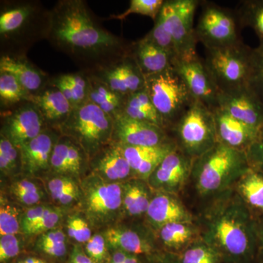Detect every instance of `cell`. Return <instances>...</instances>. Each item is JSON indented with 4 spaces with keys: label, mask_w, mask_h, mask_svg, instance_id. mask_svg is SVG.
<instances>
[{
    "label": "cell",
    "mask_w": 263,
    "mask_h": 263,
    "mask_svg": "<svg viewBox=\"0 0 263 263\" xmlns=\"http://www.w3.org/2000/svg\"><path fill=\"white\" fill-rule=\"evenodd\" d=\"M50 14L46 41L80 70L93 72L129 54L132 43L104 28L84 0H59Z\"/></svg>",
    "instance_id": "obj_1"
},
{
    "label": "cell",
    "mask_w": 263,
    "mask_h": 263,
    "mask_svg": "<svg viewBox=\"0 0 263 263\" xmlns=\"http://www.w3.org/2000/svg\"><path fill=\"white\" fill-rule=\"evenodd\" d=\"M197 221L224 263H257V220L234 189L205 204Z\"/></svg>",
    "instance_id": "obj_2"
},
{
    "label": "cell",
    "mask_w": 263,
    "mask_h": 263,
    "mask_svg": "<svg viewBox=\"0 0 263 263\" xmlns=\"http://www.w3.org/2000/svg\"><path fill=\"white\" fill-rule=\"evenodd\" d=\"M50 16V9L37 0L1 1L0 55L27 56L34 44L47 40Z\"/></svg>",
    "instance_id": "obj_3"
},
{
    "label": "cell",
    "mask_w": 263,
    "mask_h": 263,
    "mask_svg": "<svg viewBox=\"0 0 263 263\" xmlns=\"http://www.w3.org/2000/svg\"><path fill=\"white\" fill-rule=\"evenodd\" d=\"M249 168L245 152L218 143L194 160L190 182L207 204L233 190Z\"/></svg>",
    "instance_id": "obj_4"
},
{
    "label": "cell",
    "mask_w": 263,
    "mask_h": 263,
    "mask_svg": "<svg viewBox=\"0 0 263 263\" xmlns=\"http://www.w3.org/2000/svg\"><path fill=\"white\" fill-rule=\"evenodd\" d=\"M114 119L88 100L74 108L60 129L85 150L90 160L113 142Z\"/></svg>",
    "instance_id": "obj_5"
},
{
    "label": "cell",
    "mask_w": 263,
    "mask_h": 263,
    "mask_svg": "<svg viewBox=\"0 0 263 263\" xmlns=\"http://www.w3.org/2000/svg\"><path fill=\"white\" fill-rule=\"evenodd\" d=\"M169 133L178 149L193 160L201 157L218 143L213 112L197 100L192 103Z\"/></svg>",
    "instance_id": "obj_6"
},
{
    "label": "cell",
    "mask_w": 263,
    "mask_h": 263,
    "mask_svg": "<svg viewBox=\"0 0 263 263\" xmlns=\"http://www.w3.org/2000/svg\"><path fill=\"white\" fill-rule=\"evenodd\" d=\"M145 78L151 100L169 133L195 100L174 67Z\"/></svg>",
    "instance_id": "obj_7"
},
{
    "label": "cell",
    "mask_w": 263,
    "mask_h": 263,
    "mask_svg": "<svg viewBox=\"0 0 263 263\" xmlns=\"http://www.w3.org/2000/svg\"><path fill=\"white\" fill-rule=\"evenodd\" d=\"M80 187L81 205L90 222L103 226L117 219L123 210L122 183L109 182L91 174Z\"/></svg>",
    "instance_id": "obj_8"
},
{
    "label": "cell",
    "mask_w": 263,
    "mask_h": 263,
    "mask_svg": "<svg viewBox=\"0 0 263 263\" xmlns=\"http://www.w3.org/2000/svg\"><path fill=\"white\" fill-rule=\"evenodd\" d=\"M252 51L243 42L205 49L204 62L221 91L247 86Z\"/></svg>",
    "instance_id": "obj_9"
},
{
    "label": "cell",
    "mask_w": 263,
    "mask_h": 263,
    "mask_svg": "<svg viewBox=\"0 0 263 263\" xmlns=\"http://www.w3.org/2000/svg\"><path fill=\"white\" fill-rule=\"evenodd\" d=\"M236 15L215 3L204 2L195 27L197 42L205 49L235 46L242 42Z\"/></svg>",
    "instance_id": "obj_10"
},
{
    "label": "cell",
    "mask_w": 263,
    "mask_h": 263,
    "mask_svg": "<svg viewBox=\"0 0 263 263\" xmlns=\"http://www.w3.org/2000/svg\"><path fill=\"white\" fill-rule=\"evenodd\" d=\"M199 3L197 0H165L159 13L174 39L177 60L197 57L194 17Z\"/></svg>",
    "instance_id": "obj_11"
},
{
    "label": "cell",
    "mask_w": 263,
    "mask_h": 263,
    "mask_svg": "<svg viewBox=\"0 0 263 263\" xmlns=\"http://www.w3.org/2000/svg\"><path fill=\"white\" fill-rule=\"evenodd\" d=\"M47 127L41 112L32 102H25L1 112V134L19 148Z\"/></svg>",
    "instance_id": "obj_12"
},
{
    "label": "cell",
    "mask_w": 263,
    "mask_h": 263,
    "mask_svg": "<svg viewBox=\"0 0 263 263\" xmlns=\"http://www.w3.org/2000/svg\"><path fill=\"white\" fill-rule=\"evenodd\" d=\"M173 67L182 78L194 100L200 102L212 111L219 108L221 91L204 61L198 57L177 60Z\"/></svg>",
    "instance_id": "obj_13"
},
{
    "label": "cell",
    "mask_w": 263,
    "mask_h": 263,
    "mask_svg": "<svg viewBox=\"0 0 263 263\" xmlns=\"http://www.w3.org/2000/svg\"><path fill=\"white\" fill-rule=\"evenodd\" d=\"M193 161L177 148L157 166L147 183L154 192L179 195L190 182Z\"/></svg>",
    "instance_id": "obj_14"
},
{
    "label": "cell",
    "mask_w": 263,
    "mask_h": 263,
    "mask_svg": "<svg viewBox=\"0 0 263 263\" xmlns=\"http://www.w3.org/2000/svg\"><path fill=\"white\" fill-rule=\"evenodd\" d=\"M88 73L112 91L126 97L146 87V78L129 54Z\"/></svg>",
    "instance_id": "obj_15"
},
{
    "label": "cell",
    "mask_w": 263,
    "mask_h": 263,
    "mask_svg": "<svg viewBox=\"0 0 263 263\" xmlns=\"http://www.w3.org/2000/svg\"><path fill=\"white\" fill-rule=\"evenodd\" d=\"M107 243L125 253L133 254L145 259L152 258L163 252L159 247L153 230L148 228H109L104 235Z\"/></svg>",
    "instance_id": "obj_16"
},
{
    "label": "cell",
    "mask_w": 263,
    "mask_h": 263,
    "mask_svg": "<svg viewBox=\"0 0 263 263\" xmlns=\"http://www.w3.org/2000/svg\"><path fill=\"white\" fill-rule=\"evenodd\" d=\"M173 138L163 128L120 115L114 119L113 142L128 146H156Z\"/></svg>",
    "instance_id": "obj_17"
},
{
    "label": "cell",
    "mask_w": 263,
    "mask_h": 263,
    "mask_svg": "<svg viewBox=\"0 0 263 263\" xmlns=\"http://www.w3.org/2000/svg\"><path fill=\"white\" fill-rule=\"evenodd\" d=\"M60 136V131L47 127L24 145L20 148L22 172L31 178L42 177L50 172L52 152Z\"/></svg>",
    "instance_id": "obj_18"
},
{
    "label": "cell",
    "mask_w": 263,
    "mask_h": 263,
    "mask_svg": "<svg viewBox=\"0 0 263 263\" xmlns=\"http://www.w3.org/2000/svg\"><path fill=\"white\" fill-rule=\"evenodd\" d=\"M219 108L252 127H263V104L248 86L221 91Z\"/></svg>",
    "instance_id": "obj_19"
},
{
    "label": "cell",
    "mask_w": 263,
    "mask_h": 263,
    "mask_svg": "<svg viewBox=\"0 0 263 263\" xmlns=\"http://www.w3.org/2000/svg\"><path fill=\"white\" fill-rule=\"evenodd\" d=\"M89 155L84 148L70 137L61 134L52 152L51 171L79 179L89 168Z\"/></svg>",
    "instance_id": "obj_20"
},
{
    "label": "cell",
    "mask_w": 263,
    "mask_h": 263,
    "mask_svg": "<svg viewBox=\"0 0 263 263\" xmlns=\"http://www.w3.org/2000/svg\"><path fill=\"white\" fill-rule=\"evenodd\" d=\"M147 223L155 231L176 221H195L193 214L179 198V195L154 192L146 216Z\"/></svg>",
    "instance_id": "obj_21"
},
{
    "label": "cell",
    "mask_w": 263,
    "mask_h": 263,
    "mask_svg": "<svg viewBox=\"0 0 263 263\" xmlns=\"http://www.w3.org/2000/svg\"><path fill=\"white\" fill-rule=\"evenodd\" d=\"M92 174L109 182L124 183L134 177L122 146L112 142L90 160Z\"/></svg>",
    "instance_id": "obj_22"
},
{
    "label": "cell",
    "mask_w": 263,
    "mask_h": 263,
    "mask_svg": "<svg viewBox=\"0 0 263 263\" xmlns=\"http://www.w3.org/2000/svg\"><path fill=\"white\" fill-rule=\"evenodd\" d=\"M212 112L218 143L246 152L258 136L260 129L240 122L220 108Z\"/></svg>",
    "instance_id": "obj_23"
},
{
    "label": "cell",
    "mask_w": 263,
    "mask_h": 263,
    "mask_svg": "<svg viewBox=\"0 0 263 263\" xmlns=\"http://www.w3.org/2000/svg\"><path fill=\"white\" fill-rule=\"evenodd\" d=\"M121 146L134 177L146 182L161 162L177 148L174 139L156 146Z\"/></svg>",
    "instance_id": "obj_24"
},
{
    "label": "cell",
    "mask_w": 263,
    "mask_h": 263,
    "mask_svg": "<svg viewBox=\"0 0 263 263\" xmlns=\"http://www.w3.org/2000/svg\"><path fill=\"white\" fill-rule=\"evenodd\" d=\"M0 72H8L14 76L32 95L42 91L49 84L51 77L29 61L27 56L2 55Z\"/></svg>",
    "instance_id": "obj_25"
},
{
    "label": "cell",
    "mask_w": 263,
    "mask_h": 263,
    "mask_svg": "<svg viewBox=\"0 0 263 263\" xmlns=\"http://www.w3.org/2000/svg\"><path fill=\"white\" fill-rule=\"evenodd\" d=\"M31 102L37 107L46 126L59 131L72 110L67 98L60 89L50 83L42 91L33 95Z\"/></svg>",
    "instance_id": "obj_26"
},
{
    "label": "cell",
    "mask_w": 263,
    "mask_h": 263,
    "mask_svg": "<svg viewBox=\"0 0 263 263\" xmlns=\"http://www.w3.org/2000/svg\"><path fill=\"white\" fill-rule=\"evenodd\" d=\"M155 233L162 251L177 255L201 238V231L197 220L170 223L157 230Z\"/></svg>",
    "instance_id": "obj_27"
},
{
    "label": "cell",
    "mask_w": 263,
    "mask_h": 263,
    "mask_svg": "<svg viewBox=\"0 0 263 263\" xmlns=\"http://www.w3.org/2000/svg\"><path fill=\"white\" fill-rule=\"evenodd\" d=\"M129 55L145 76L163 72L173 67L176 61L170 53L146 36L139 41L132 42Z\"/></svg>",
    "instance_id": "obj_28"
},
{
    "label": "cell",
    "mask_w": 263,
    "mask_h": 263,
    "mask_svg": "<svg viewBox=\"0 0 263 263\" xmlns=\"http://www.w3.org/2000/svg\"><path fill=\"white\" fill-rule=\"evenodd\" d=\"M256 219H263V173L249 168L234 187Z\"/></svg>",
    "instance_id": "obj_29"
},
{
    "label": "cell",
    "mask_w": 263,
    "mask_h": 263,
    "mask_svg": "<svg viewBox=\"0 0 263 263\" xmlns=\"http://www.w3.org/2000/svg\"><path fill=\"white\" fill-rule=\"evenodd\" d=\"M123 211L131 217L146 216L154 191L143 180L133 178L122 183Z\"/></svg>",
    "instance_id": "obj_30"
},
{
    "label": "cell",
    "mask_w": 263,
    "mask_h": 263,
    "mask_svg": "<svg viewBox=\"0 0 263 263\" xmlns=\"http://www.w3.org/2000/svg\"><path fill=\"white\" fill-rule=\"evenodd\" d=\"M49 83L60 89L72 110L88 101L89 79L84 71L51 76Z\"/></svg>",
    "instance_id": "obj_31"
},
{
    "label": "cell",
    "mask_w": 263,
    "mask_h": 263,
    "mask_svg": "<svg viewBox=\"0 0 263 263\" xmlns=\"http://www.w3.org/2000/svg\"><path fill=\"white\" fill-rule=\"evenodd\" d=\"M86 73L89 79V84L88 100L94 103L114 119L122 115L127 97L112 91L108 86L95 76L88 72Z\"/></svg>",
    "instance_id": "obj_32"
},
{
    "label": "cell",
    "mask_w": 263,
    "mask_h": 263,
    "mask_svg": "<svg viewBox=\"0 0 263 263\" xmlns=\"http://www.w3.org/2000/svg\"><path fill=\"white\" fill-rule=\"evenodd\" d=\"M122 115L166 129L163 120L152 103L146 87L127 96Z\"/></svg>",
    "instance_id": "obj_33"
},
{
    "label": "cell",
    "mask_w": 263,
    "mask_h": 263,
    "mask_svg": "<svg viewBox=\"0 0 263 263\" xmlns=\"http://www.w3.org/2000/svg\"><path fill=\"white\" fill-rule=\"evenodd\" d=\"M33 95L11 74L0 72V110L1 112L32 101Z\"/></svg>",
    "instance_id": "obj_34"
},
{
    "label": "cell",
    "mask_w": 263,
    "mask_h": 263,
    "mask_svg": "<svg viewBox=\"0 0 263 263\" xmlns=\"http://www.w3.org/2000/svg\"><path fill=\"white\" fill-rule=\"evenodd\" d=\"M235 15L240 27L253 29L263 47V0L240 2Z\"/></svg>",
    "instance_id": "obj_35"
},
{
    "label": "cell",
    "mask_w": 263,
    "mask_h": 263,
    "mask_svg": "<svg viewBox=\"0 0 263 263\" xmlns=\"http://www.w3.org/2000/svg\"><path fill=\"white\" fill-rule=\"evenodd\" d=\"M48 193L53 200L62 205H69L81 198V187L73 178L56 175L48 181Z\"/></svg>",
    "instance_id": "obj_36"
},
{
    "label": "cell",
    "mask_w": 263,
    "mask_h": 263,
    "mask_svg": "<svg viewBox=\"0 0 263 263\" xmlns=\"http://www.w3.org/2000/svg\"><path fill=\"white\" fill-rule=\"evenodd\" d=\"M180 263H224L214 247L200 238L179 254Z\"/></svg>",
    "instance_id": "obj_37"
},
{
    "label": "cell",
    "mask_w": 263,
    "mask_h": 263,
    "mask_svg": "<svg viewBox=\"0 0 263 263\" xmlns=\"http://www.w3.org/2000/svg\"><path fill=\"white\" fill-rule=\"evenodd\" d=\"M0 171L4 176L22 172V153L4 135L0 133Z\"/></svg>",
    "instance_id": "obj_38"
},
{
    "label": "cell",
    "mask_w": 263,
    "mask_h": 263,
    "mask_svg": "<svg viewBox=\"0 0 263 263\" xmlns=\"http://www.w3.org/2000/svg\"><path fill=\"white\" fill-rule=\"evenodd\" d=\"M11 193L17 201L26 206L37 205L43 197L41 187L29 179H22L13 183Z\"/></svg>",
    "instance_id": "obj_39"
},
{
    "label": "cell",
    "mask_w": 263,
    "mask_h": 263,
    "mask_svg": "<svg viewBox=\"0 0 263 263\" xmlns=\"http://www.w3.org/2000/svg\"><path fill=\"white\" fill-rule=\"evenodd\" d=\"M22 214L15 205L1 196L0 200V235H16L22 229Z\"/></svg>",
    "instance_id": "obj_40"
},
{
    "label": "cell",
    "mask_w": 263,
    "mask_h": 263,
    "mask_svg": "<svg viewBox=\"0 0 263 263\" xmlns=\"http://www.w3.org/2000/svg\"><path fill=\"white\" fill-rule=\"evenodd\" d=\"M247 86L263 104V47L252 48Z\"/></svg>",
    "instance_id": "obj_41"
},
{
    "label": "cell",
    "mask_w": 263,
    "mask_h": 263,
    "mask_svg": "<svg viewBox=\"0 0 263 263\" xmlns=\"http://www.w3.org/2000/svg\"><path fill=\"white\" fill-rule=\"evenodd\" d=\"M38 247L50 257L55 258L64 257L67 252L65 233L57 228L43 233L38 242Z\"/></svg>",
    "instance_id": "obj_42"
},
{
    "label": "cell",
    "mask_w": 263,
    "mask_h": 263,
    "mask_svg": "<svg viewBox=\"0 0 263 263\" xmlns=\"http://www.w3.org/2000/svg\"><path fill=\"white\" fill-rule=\"evenodd\" d=\"M164 0H131L129 6L126 11L121 14L110 15V19L124 20L131 14H140L150 17L155 21L157 15L160 13Z\"/></svg>",
    "instance_id": "obj_43"
},
{
    "label": "cell",
    "mask_w": 263,
    "mask_h": 263,
    "mask_svg": "<svg viewBox=\"0 0 263 263\" xmlns=\"http://www.w3.org/2000/svg\"><path fill=\"white\" fill-rule=\"evenodd\" d=\"M146 37L160 48H163L164 51L174 57L175 60H177V52L174 39L160 14L157 15L155 21V26Z\"/></svg>",
    "instance_id": "obj_44"
},
{
    "label": "cell",
    "mask_w": 263,
    "mask_h": 263,
    "mask_svg": "<svg viewBox=\"0 0 263 263\" xmlns=\"http://www.w3.org/2000/svg\"><path fill=\"white\" fill-rule=\"evenodd\" d=\"M67 233L79 243H87L91 238V231L87 221L78 216H72L67 221Z\"/></svg>",
    "instance_id": "obj_45"
},
{
    "label": "cell",
    "mask_w": 263,
    "mask_h": 263,
    "mask_svg": "<svg viewBox=\"0 0 263 263\" xmlns=\"http://www.w3.org/2000/svg\"><path fill=\"white\" fill-rule=\"evenodd\" d=\"M107 242L101 235H94L85 247V252L96 263H104L107 259Z\"/></svg>",
    "instance_id": "obj_46"
},
{
    "label": "cell",
    "mask_w": 263,
    "mask_h": 263,
    "mask_svg": "<svg viewBox=\"0 0 263 263\" xmlns=\"http://www.w3.org/2000/svg\"><path fill=\"white\" fill-rule=\"evenodd\" d=\"M62 212L59 209H51L45 214L42 219L36 226L29 230L27 235H35L39 233H45L50 230L55 229L57 224L61 220Z\"/></svg>",
    "instance_id": "obj_47"
},
{
    "label": "cell",
    "mask_w": 263,
    "mask_h": 263,
    "mask_svg": "<svg viewBox=\"0 0 263 263\" xmlns=\"http://www.w3.org/2000/svg\"><path fill=\"white\" fill-rule=\"evenodd\" d=\"M246 154L249 167L263 173V127L255 141L246 151Z\"/></svg>",
    "instance_id": "obj_48"
},
{
    "label": "cell",
    "mask_w": 263,
    "mask_h": 263,
    "mask_svg": "<svg viewBox=\"0 0 263 263\" xmlns=\"http://www.w3.org/2000/svg\"><path fill=\"white\" fill-rule=\"evenodd\" d=\"M20 252V243L16 235H1L0 261L5 263L15 258Z\"/></svg>",
    "instance_id": "obj_49"
},
{
    "label": "cell",
    "mask_w": 263,
    "mask_h": 263,
    "mask_svg": "<svg viewBox=\"0 0 263 263\" xmlns=\"http://www.w3.org/2000/svg\"><path fill=\"white\" fill-rule=\"evenodd\" d=\"M50 209L51 207L47 206V205H37L27 209L22 214V219H21V227H22V231L27 234L33 227L39 222V221L42 219L43 216Z\"/></svg>",
    "instance_id": "obj_50"
},
{
    "label": "cell",
    "mask_w": 263,
    "mask_h": 263,
    "mask_svg": "<svg viewBox=\"0 0 263 263\" xmlns=\"http://www.w3.org/2000/svg\"><path fill=\"white\" fill-rule=\"evenodd\" d=\"M145 263H180L179 255L162 252L152 258L146 259Z\"/></svg>",
    "instance_id": "obj_51"
},
{
    "label": "cell",
    "mask_w": 263,
    "mask_h": 263,
    "mask_svg": "<svg viewBox=\"0 0 263 263\" xmlns=\"http://www.w3.org/2000/svg\"><path fill=\"white\" fill-rule=\"evenodd\" d=\"M256 220L257 230V263H263V219Z\"/></svg>",
    "instance_id": "obj_52"
},
{
    "label": "cell",
    "mask_w": 263,
    "mask_h": 263,
    "mask_svg": "<svg viewBox=\"0 0 263 263\" xmlns=\"http://www.w3.org/2000/svg\"><path fill=\"white\" fill-rule=\"evenodd\" d=\"M70 263H96L81 248H76L71 255Z\"/></svg>",
    "instance_id": "obj_53"
},
{
    "label": "cell",
    "mask_w": 263,
    "mask_h": 263,
    "mask_svg": "<svg viewBox=\"0 0 263 263\" xmlns=\"http://www.w3.org/2000/svg\"><path fill=\"white\" fill-rule=\"evenodd\" d=\"M129 254L125 253L122 251L115 250V252L112 254L108 263H124Z\"/></svg>",
    "instance_id": "obj_54"
},
{
    "label": "cell",
    "mask_w": 263,
    "mask_h": 263,
    "mask_svg": "<svg viewBox=\"0 0 263 263\" xmlns=\"http://www.w3.org/2000/svg\"><path fill=\"white\" fill-rule=\"evenodd\" d=\"M37 263H46L45 261L42 260V259H39Z\"/></svg>",
    "instance_id": "obj_55"
},
{
    "label": "cell",
    "mask_w": 263,
    "mask_h": 263,
    "mask_svg": "<svg viewBox=\"0 0 263 263\" xmlns=\"http://www.w3.org/2000/svg\"><path fill=\"white\" fill-rule=\"evenodd\" d=\"M18 263H26L25 262V260H21V261H19V262Z\"/></svg>",
    "instance_id": "obj_56"
}]
</instances>
